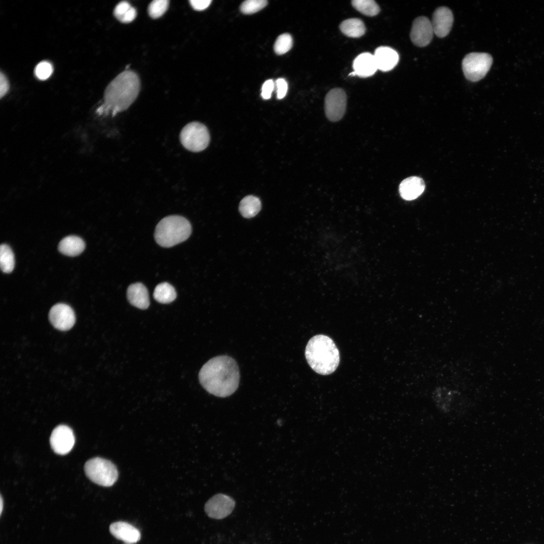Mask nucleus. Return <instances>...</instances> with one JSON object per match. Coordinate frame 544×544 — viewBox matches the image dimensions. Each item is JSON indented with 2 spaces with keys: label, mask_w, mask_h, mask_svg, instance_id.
<instances>
[{
  "label": "nucleus",
  "mask_w": 544,
  "mask_h": 544,
  "mask_svg": "<svg viewBox=\"0 0 544 544\" xmlns=\"http://www.w3.org/2000/svg\"><path fill=\"white\" fill-rule=\"evenodd\" d=\"M0 501H1V507H0L1 511H0V512H1V514L2 513L3 508V498H2V496H1V500H0Z\"/></svg>",
  "instance_id": "obj_36"
},
{
  "label": "nucleus",
  "mask_w": 544,
  "mask_h": 544,
  "mask_svg": "<svg viewBox=\"0 0 544 544\" xmlns=\"http://www.w3.org/2000/svg\"><path fill=\"white\" fill-rule=\"evenodd\" d=\"M137 16V11L135 8L131 7L121 20L122 23H129L132 22Z\"/></svg>",
  "instance_id": "obj_35"
},
{
  "label": "nucleus",
  "mask_w": 544,
  "mask_h": 544,
  "mask_svg": "<svg viewBox=\"0 0 544 544\" xmlns=\"http://www.w3.org/2000/svg\"><path fill=\"white\" fill-rule=\"evenodd\" d=\"M352 5L358 11L364 15L374 16L380 12L377 4L373 0H354Z\"/></svg>",
  "instance_id": "obj_25"
},
{
  "label": "nucleus",
  "mask_w": 544,
  "mask_h": 544,
  "mask_svg": "<svg viewBox=\"0 0 544 544\" xmlns=\"http://www.w3.org/2000/svg\"><path fill=\"white\" fill-rule=\"evenodd\" d=\"M274 89V83L272 80H266L261 88V95L263 99H268L271 97Z\"/></svg>",
  "instance_id": "obj_32"
},
{
  "label": "nucleus",
  "mask_w": 544,
  "mask_h": 544,
  "mask_svg": "<svg viewBox=\"0 0 544 544\" xmlns=\"http://www.w3.org/2000/svg\"><path fill=\"white\" fill-rule=\"evenodd\" d=\"M293 45V39L290 34L284 33L278 37L274 44V50L278 55H282L289 51Z\"/></svg>",
  "instance_id": "obj_26"
},
{
  "label": "nucleus",
  "mask_w": 544,
  "mask_h": 544,
  "mask_svg": "<svg viewBox=\"0 0 544 544\" xmlns=\"http://www.w3.org/2000/svg\"><path fill=\"white\" fill-rule=\"evenodd\" d=\"M127 297L129 303L138 308L146 309L149 306L148 290L142 283L130 285L127 288Z\"/></svg>",
  "instance_id": "obj_19"
},
{
  "label": "nucleus",
  "mask_w": 544,
  "mask_h": 544,
  "mask_svg": "<svg viewBox=\"0 0 544 544\" xmlns=\"http://www.w3.org/2000/svg\"><path fill=\"white\" fill-rule=\"evenodd\" d=\"M191 233V226L185 218L172 215L162 219L156 226L154 237L156 242L170 247L186 240Z\"/></svg>",
  "instance_id": "obj_4"
},
{
  "label": "nucleus",
  "mask_w": 544,
  "mask_h": 544,
  "mask_svg": "<svg viewBox=\"0 0 544 544\" xmlns=\"http://www.w3.org/2000/svg\"><path fill=\"white\" fill-rule=\"evenodd\" d=\"M140 90V80L135 72L130 70L121 72L106 88L104 102L97 113L114 116L126 110L137 99Z\"/></svg>",
  "instance_id": "obj_2"
},
{
  "label": "nucleus",
  "mask_w": 544,
  "mask_h": 544,
  "mask_svg": "<svg viewBox=\"0 0 544 544\" xmlns=\"http://www.w3.org/2000/svg\"><path fill=\"white\" fill-rule=\"evenodd\" d=\"M154 299L159 303L167 304L173 301L176 298V292L174 287L165 282L158 285L153 294Z\"/></svg>",
  "instance_id": "obj_23"
},
{
  "label": "nucleus",
  "mask_w": 544,
  "mask_h": 544,
  "mask_svg": "<svg viewBox=\"0 0 544 544\" xmlns=\"http://www.w3.org/2000/svg\"><path fill=\"white\" fill-rule=\"evenodd\" d=\"M492 62V57L489 53H470L465 56L462 61L464 75L470 81H479L486 75Z\"/></svg>",
  "instance_id": "obj_7"
},
{
  "label": "nucleus",
  "mask_w": 544,
  "mask_h": 544,
  "mask_svg": "<svg viewBox=\"0 0 544 544\" xmlns=\"http://www.w3.org/2000/svg\"><path fill=\"white\" fill-rule=\"evenodd\" d=\"M277 97L279 99L283 98L286 95L288 90V84L286 81L283 78H279L276 82Z\"/></svg>",
  "instance_id": "obj_31"
},
{
  "label": "nucleus",
  "mask_w": 544,
  "mask_h": 544,
  "mask_svg": "<svg viewBox=\"0 0 544 544\" xmlns=\"http://www.w3.org/2000/svg\"><path fill=\"white\" fill-rule=\"evenodd\" d=\"M339 28L344 34L352 38H359L363 36L366 31L364 23L358 18L344 20L341 23Z\"/></svg>",
  "instance_id": "obj_21"
},
{
  "label": "nucleus",
  "mask_w": 544,
  "mask_h": 544,
  "mask_svg": "<svg viewBox=\"0 0 544 544\" xmlns=\"http://www.w3.org/2000/svg\"><path fill=\"white\" fill-rule=\"evenodd\" d=\"M109 531L116 538L122 540L126 544L137 542L141 538L140 531L131 524L123 521H117L111 523Z\"/></svg>",
  "instance_id": "obj_15"
},
{
  "label": "nucleus",
  "mask_w": 544,
  "mask_h": 544,
  "mask_svg": "<svg viewBox=\"0 0 544 544\" xmlns=\"http://www.w3.org/2000/svg\"><path fill=\"white\" fill-rule=\"evenodd\" d=\"M460 392L445 386L436 387L432 392V399L436 406L442 413L449 414L453 409L455 399Z\"/></svg>",
  "instance_id": "obj_13"
},
{
  "label": "nucleus",
  "mask_w": 544,
  "mask_h": 544,
  "mask_svg": "<svg viewBox=\"0 0 544 544\" xmlns=\"http://www.w3.org/2000/svg\"><path fill=\"white\" fill-rule=\"evenodd\" d=\"M131 7V6L129 3L126 1H122L119 3L116 6L113 11V14L115 17L120 22L122 18Z\"/></svg>",
  "instance_id": "obj_30"
},
{
  "label": "nucleus",
  "mask_w": 544,
  "mask_h": 544,
  "mask_svg": "<svg viewBox=\"0 0 544 544\" xmlns=\"http://www.w3.org/2000/svg\"><path fill=\"white\" fill-rule=\"evenodd\" d=\"M434 33L431 22L427 17L421 16L413 21L410 37L415 45L424 47L430 43Z\"/></svg>",
  "instance_id": "obj_12"
},
{
  "label": "nucleus",
  "mask_w": 544,
  "mask_h": 544,
  "mask_svg": "<svg viewBox=\"0 0 544 544\" xmlns=\"http://www.w3.org/2000/svg\"><path fill=\"white\" fill-rule=\"evenodd\" d=\"M235 506V502L232 498L225 494H218L206 502L205 511L209 517L222 519L232 513Z\"/></svg>",
  "instance_id": "obj_9"
},
{
  "label": "nucleus",
  "mask_w": 544,
  "mask_h": 544,
  "mask_svg": "<svg viewBox=\"0 0 544 544\" xmlns=\"http://www.w3.org/2000/svg\"><path fill=\"white\" fill-rule=\"evenodd\" d=\"M200 384L210 393L225 397L238 388L240 372L236 361L228 356L215 357L201 367L198 374Z\"/></svg>",
  "instance_id": "obj_1"
},
{
  "label": "nucleus",
  "mask_w": 544,
  "mask_h": 544,
  "mask_svg": "<svg viewBox=\"0 0 544 544\" xmlns=\"http://www.w3.org/2000/svg\"><path fill=\"white\" fill-rule=\"evenodd\" d=\"M88 478L94 483L103 487H110L117 481L118 471L110 461L101 457L88 460L84 466Z\"/></svg>",
  "instance_id": "obj_5"
},
{
  "label": "nucleus",
  "mask_w": 544,
  "mask_h": 544,
  "mask_svg": "<svg viewBox=\"0 0 544 544\" xmlns=\"http://www.w3.org/2000/svg\"><path fill=\"white\" fill-rule=\"evenodd\" d=\"M53 71L52 65L48 61H42L36 66L34 73L36 77L41 80L48 78Z\"/></svg>",
  "instance_id": "obj_29"
},
{
  "label": "nucleus",
  "mask_w": 544,
  "mask_h": 544,
  "mask_svg": "<svg viewBox=\"0 0 544 544\" xmlns=\"http://www.w3.org/2000/svg\"><path fill=\"white\" fill-rule=\"evenodd\" d=\"M305 355L310 367L323 375L332 373L339 363L338 350L333 340L324 334H317L308 341Z\"/></svg>",
  "instance_id": "obj_3"
},
{
  "label": "nucleus",
  "mask_w": 544,
  "mask_h": 544,
  "mask_svg": "<svg viewBox=\"0 0 544 544\" xmlns=\"http://www.w3.org/2000/svg\"><path fill=\"white\" fill-rule=\"evenodd\" d=\"M179 139L181 144L186 150L199 152L208 146L210 136L207 127L203 124L193 121L183 127Z\"/></svg>",
  "instance_id": "obj_6"
},
{
  "label": "nucleus",
  "mask_w": 544,
  "mask_h": 544,
  "mask_svg": "<svg viewBox=\"0 0 544 544\" xmlns=\"http://www.w3.org/2000/svg\"><path fill=\"white\" fill-rule=\"evenodd\" d=\"M0 266L1 270L5 273L12 272L15 266V257L11 248L7 244H3L0 247Z\"/></svg>",
  "instance_id": "obj_24"
},
{
  "label": "nucleus",
  "mask_w": 544,
  "mask_h": 544,
  "mask_svg": "<svg viewBox=\"0 0 544 544\" xmlns=\"http://www.w3.org/2000/svg\"><path fill=\"white\" fill-rule=\"evenodd\" d=\"M354 72L351 75L365 78L373 75L378 70L374 55L362 53L358 55L353 63Z\"/></svg>",
  "instance_id": "obj_16"
},
{
  "label": "nucleus",
  "mask_w": 544,
  "mask_h": 544,
  "mask_svg": "<svg viewBox=\"0 0 544 544\" xmlns=\"http://www.w3.org/2000/svg\"><path fill=\"white\" fill-rule=\"evenodd\" d=\"M75 439L72 430L68 426L61 425L52 432L50 444L54 452L60 455L68 453L73 448Z\"/></svg>",
  "instance_id": "obj_10"
},
{
  "label": "nucleus",
  "mask_w": 544,
  "mask_h": 544,
  "mask_svg": "<svg viewBox=\"0 0 544 544\" xmlns=\"http://www.w3.org/2000/svg\"><path fill=\"white\" fill-rule=\"evenodd\" d=\"M453 22V14L449 8L441 7L434 11L431 23L437 36L442 38L447 36L451 29Z\"/></svg>",
  "instance_id": "obj_14"
},
{
  "label": "nucleus",
  "mask_w": 544,
  "mask_h": 544,
  "mask_svg": "<svg viewBox=\"0 0 544 544\" xmlns=\"http://www.w3.org/2000/svg\"><path fill=\"white\" fill-rule=\"evenodd\" d=\"M267 5L265 0H247L240 6V11L244 14H252L262 9Z\"/></svg>",
  "instance_id": "obj_28"
},
{
  "label": "nucleus",
  "mask_w": 544,
  "mask_h": 544,
  "mask_svg": "<svg viewBox=\"0 0 544 544\" xmlns=\"http://www.w3.org/2000/svg\"><path fill=\"white\" fill-rule=\"evenodd\" d=\"M211 0H190L189 3L192 8L198 11L207 9L211 4Z\"/></svg>",
  "instance_id": "obj_33"
},
{
  "label": "nucleus",
  "mask_w": 544,
  "mask_h": 544,
  "mask_svg": "<svg viewBox=\"0 0 544 544\" xmlns=\"http://www.w3.org/2000/svg\"><path fill=\"white\" fill-rule=\"evenodd\" d=\"M374 56L378 70L383 72H387L393 69L399 60L397 52L388 46H380L377 48Z\"/></svg>",
  "instance_id": "obj_17"
},
{
  "label": "nucleus",
  "mask_w": 544,
  "mask_h": 544,
  "mask_svg": "<svg viewBox=\"0 0 544 544\" xmlns=\"http://www.w3.org/2000/svg\"><path fill=\"white\" fill-rule=\"evenodd\" d=\"M168 0H154L149 5L148 11L149 16L153 19H157L164 14L168 8Z\"/></svg>",
  "instance_id": "obj_27"
},
{
  "label": "nucleus",
  "mask_w": 544,
  "mask_h": 544,
  "mask_svg": "<svg viewBox=\"0 0 544 544\" xmlns=\"http://www.w3.org/2000/svg\"><path fill=\"white\" fill-rule=\"evenodd\" d=\"M85 247V244L82 238L76 236H69L60 241L58 249L64 255L75 256L81 254Z\"/></svg>",
  "instance_id": "obj_20"
},
{
  "label": "nucleus",
  "mask_w": 544,
  "mask_h": 544,
  "mask_svg": "<svg viewBox=\"0 0 544 544\" xmlns=\"http://www.w3.org/2000/svg\"><path fill=\"white\" fill-rule=\"evenodd\" d=\"M49 318L52 325L60 330L70 329L76 321L73 309L63 303H58L52 306L49 313Z\"/></svg>",
  "instance_id": "obj_11"
},
{
  "label": "nucleus",
  "mask_w": 544,
  "mask_h": 544,
  "mask_svg": "<svg viewBox=\"0 0 544 544\" xmlns=\"http://www.w3.org/2000/svg\"><path fill=\"white\" fill-rule=\"evenodd\" d=\"M347 96L341 88H334L326 94L324 100V110L327 119L336 122L344 116L346 109Z\"/></svg>",
  "instance_id": "obj_8"
},
{
  "label": "nucleus",
  "mask_w": 544,
  "mask_h": 544,
  "mask_svg": "<svg viewBox=\"0 0 544 544\" xmlns=\"http://www.w3.org/2000/svg\"><path fill=\"white\" fill-rule=\"evenodd\" d=\"M261 207V202L258 197L253 195H248L241 200L239 209L243 217L250 218L259 213Z\"/></svg>",
  "instance_id": "obj_22"
},
{
  "label": "nucleus",
  "mask_w": 544,
  "mask_h": 544,
  "mask_svg": "<svg viewBox=\"0 0 544 544\" xmlns=\"http://www.w3.org/2000/svg\"><path fill=\"white\" fill-rule=\"evenodd\" d=\"M425 188V184L422 178L411 176L401 181L399 186V191L402 198L411 200L419 196Z\"/></svg>",
  "instance_id": "obj_18"
},
{
  "label": "nucleus",
  "mask_w": 544,
  "mask_h": 544,
  "mask_svg": "<svg viewBox=\"0 0 544 544\" xmlns=\"http://www.w3.org/2000/svg\"><path fill=\"white\" fill-rule=\"evenodd\" d=\"M9 88L8 81L4 74H0V97L2 98L8 92Z\"/></svg>",
  "instance_id": "obj_34"
}]
</instances>
